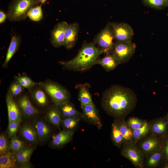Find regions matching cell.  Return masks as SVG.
Returning <instances> with one entry per match:
<instances>
[{
    "instance_id": "obj_20",
    "label": "cell",
    "mask_w": 168,
    "mask_h": 168,
    "mask_svg": "<svg viewBox=\"0 0 168 168\" xmlns=\"http://www.w3.org/2000/svg\"><path fill=\"white\" fill-rule=\"evenodd\" d=\"M57 106L62 119L75 116L82 117V113L76 109L74 104L70 100Z\"/></svg>"
},
{
    "instance_id": "obj_5",
    "label": "cell",
    "mask_w": 168,
    "mask_h": 168,
    "mask_svg": "<svg viewBox=\"0 0 168 168\" xmlns=\"http://www.w3.org/2000/svg\"><path fill=\"white\" fill-rule=\"evenodd\" d=\"M112 28L109 22L94 37V42L105 54H112L115 42Z\"/></svg>"
},
{
    "instance_id": "obj_1",
    "label": "cell",
    "mask_w": 168,
    "mask_h": 168,
    "mask_svg": "<svg viewBox=\"0 0 168 168\" xmlns=\"http://www.w3.org/2000/svg\"><path fill=\"white\" fill-rule=\"evenodd\" d=\"M101 101L103 108L109 114L122 119L134 109L137 97L131 89L115 85L103 92Z\"/></svg>"
},
{
    "instance_id": "obj_28",
    "label": "cell",
    "mask_w": 168,
    "mask_h": 168,
    "mask_svg": "<svg viewBox=\"0 0 168 168\" xmlns=\"http://www.w3.org/2000/svg\"><path fill=\"white\" fill-rule=\"evenodd\" d=\"M14 78L15 81L30 91L37 84V83L33 81L30 77L24 73L20 75L15 76Z\"/></svg>"
},
{
    "instance_id": "obj_23",
    "label": "cell",
    "mask_w": 168,
    "mask_h": 168,
    "mask_svg": "<svg viewBox=\"0 0 168 168\" xmlns=\"http://www.w3.org/2000/svg\"><path fill=\"white\" fill-rule=\"evenodd\" d=\"M21 43V40L19 37L14 35L12 37L5 61L2 65L3 68L7 67L10 60L19 49Z\"/></svg>"
},
{
    "instance_id": "obj_16",
    "label": "cell",
    "mask_w": 168,
    "mask_h": 168,
    "mask_svg": "<svg viewBox=\"0 0 168 168\" xmlns=\"http://www.w3.org/2000/svg\"><path fill=\"white\" fill-rule=\"evenodd\" d=\"M19 132L22 138L30 143L35 144L39 141L36 131L32 124H23L20 128Z\"/></svg>"
},
{
    "instance_id": "obj_30",
    "label": "cell",
    "mask_w": 168,
    "mask_h": 168,
    "mask_svg": "<svg viewBox=\"0 0 168 168\" xmlns=\"http://www.w3.org/2000/svg\"><path fill=\"white\" fill-rule=\"evenodd\" d=\"M149 124L151 131L156 135H162L166 130L167 123L163 120L154 121Z\"/></svg>"
},
{
    "instance_id": "obj_25",
    "label": "cell",
    "mask_w": 168,
    "mask_h": 168,
    "mask_svg": "<svg viewBox=\"0 0 168 168\" xmlns=\"http://www.w3.org/2000/svg\"><path fill=\"white\" fill-rule=\"evenodd\" d=\"M46 93L45 91L40 86L39 87L35 88L31 91V98L37 105L44 107L48 105V102Z\"/></svg>"
},
{
    "instance_id": "obj_4",
    "label": "cell",
    "mask_w": 168,
    "mask_h": 168,
    "mask_svg": "<svg viewBox=\"0 0 168 168\" xmlns=\"http://www.w3.org/2000/svg\"><path fill=\"white\" fill-rule=\"evenodd\" d=\"M49 96L54 104L58 105L70 100L71 95L69 92L59 83L47 79L39 83Z\"/></svg>"
},
{
    "instance_id": "obj_27",
    "label": "cell",
    "mask_w": 168,
    "mask_h": 168,
    "mask_svg": "<svg viewBox=\"0 0 168 168\" xmlns=\"http://www.w3.org/2000/svg\"><path fill=\"white\" fill-rule=\"evenodd\" d=\"M111 138L114 145L118 148L120 147L124 143L123 136L119 130L116 119L111 125Z\"/></svg>"
},
{
    "instance_id": "obj_9",
    "label": "cell",
    "mask_w": 168,
    "mask_h": 168,
    "mask_svg": "<svg viewBox=\"0 0 168 168\" xmlns=\"http://www.w3.org/2000/svg\"><path fill=\"white\" fill-rule=\"evenodd\" d=\"M82 113V118L88 123L100 129L102 124L98 111L94 104L88 105H81Z\"/></svg>"
},
{
    "instance_id": "obj_33",
    "label": "cell",
    "mask_w": 168,
    "mask_h": 168,
    "mask_svg": "<svg viewBox=\"0 0 168 168\" xmlns=\"http://www.w3.org/2000/svg\"><path fill=\"white\" fill-rule=\"evenodd\" d=\"M11 139L10 151L14 154L26 146L25 142L16 136Z\"/></svg>"
},
{
    "instance_id": "obj_19",
    "label": "cell",
    "mask_w": 168,
    "mask_h": 168,
    "mask_svg": "<svg viewBox=\"0 0 168 168\" xmlns=\"http://www.w3.org/2000/svg\"><path fill=\"white\" fill-rule=\"evenodd\" d=\"M78 91V99L81 105L94 104L90 91L91 86L88 83L78 84L75 86Z\"/></svg>"
},
{
    "instance_id": "obj_35",
    "label": "cell",
    "mask_w": 168,
    "mask_h": 168,
    "mask_svg": "<svg viewBox=\"0 0 168 168\" xmlns=\"http://www.w3.org/2000/svg\"><path fill=\"white\" fill-rule=\"evenodd\" d=\"M144 4L153 8L160 10L168 6V0H142Z\"/></svg>"
},
{
    "instance_id": "obj_18",
    "label": "cell",
    "mask_w": 168,
    "mask_h": 168,
    "mask_svg": "<svg viewBox=\"0 0 168 168\" xmlns=\"http://www.w3.org/2000/svg\"><path fill=\"white\" fill-rule=\"evenodd\" d=\"M45 118L50 124L61 131L60 127L62 118L57 105L54 104L47 110Z\"/></svg>"
},
{
    "instance_id": "obj_21",
    "label": "cell",
    "mask_w": 168,
    "mask_h": 168,
    "mask_svg": "<svg viewBox=\"0 0 168 168\" xmlns=\"http://www.w3.org/2000/svg\"><path fill=\"white\" fill-rule=\"evenodd\" d=\"M160 142L158 139L154 136L149 137L141 143V151L143 153L149 154L158 149Z\"/></svg>"
},
{
    "instance_id": "obj_26",
    "label": "cell",
    "mask_w": 168,
    "mask_h": 168,
    "mask_svg": "<svg viewBox=\"0 0 168 168\" xmlns=\"http://www.w3.org/2000/svg\"><path fill=\"white\" fill-rule=\"evenodd\" d=\"M17 167V162L15 155L10 151L0 155V168H14Z\"/></svg>"
},
{
    "instance_id": "obj_6",
    "label": "cell",
    "mask_w": 168,
    "mask_h": 168,
    "mask_svg": "<svg viewBox=\"0 0 168 168\" xmlns=\"http://www.w3.org/2000/svg\"><path fill=\"white\" fill-rule=\"evenodd\" d=\"M136 46L132 41L127 42L115 41L112 54L120 64L127 62L134 54Z\"/></svg>"
},
{
    "instance_id": "obj_12",
    "label": "cell",
    "mask_w": 168,
    "mask_h": 168,
    "mask_svg": "<svg viewBox=\"0 0 168 168\" xmlns=\"http://www.w3.org/2000/svg\"><path fill=\"white\" fill-rule=\"evenodd\" d=\"M32 124L36 131L39 141L42 142L46 141L52 132L50 124L45 119H35Z\"/></svg>"
},
{
    "instance_id": "obj_2",
    "label": "cell",
    "mask_w": 168,
    "mask_h": 168,
    "mask_svg": "<svg viewBox=\"0 0 168 168\" xmlns=\"http://www.w3.org/2000/svg\"><path fill=\"white\" fill-rule=\"evenodd\" d=\"M102 51L98 48L94 42L85 43L77 55L67 61H58L63 69L74 71L84 72L97 64Z\"/></svg>"
},
{
    "instance_id": "obj_37",
    "label": "cell",
    "mask_w": 168,
    "mask_h": 168,
    "mask_svg": "<svg viewBox=\"0 0 168 168\" xmlns=\"http://www.w3.org/2000/svg\"><path fill=\"white\" fill-rule=\"evenodd\" d=\"M24 89L19 83L15 80L10 85L8 91L13 97H16L20 95L23 91Z\"/></svg>"
},
{
    "instance_id": "obj_43",
    "label": "cell",
    "mask_w": 168,
    "mask_h": 168,
    "mask_svg": "<svg viewBox=\"0 0 168 168\" xmlns=\"http://www.w3.org/2000/svg\"><path fill=\"white\" fill-rule=\"evenodd\" d=\"M167 121H168V116H167Z\"/></svg>"
},
{
    "instance_id": "obj_32",
    "label": "cell",
    "mask_w": 168,
    "mask_h": 168,
    "mask_svg": "<svg viewBox=\"0 0 168 168\" xmlns=\"http://www.w3.org/2000/svg\"><path fill=\"white\" fill-rule=\"evenodd\" d=\"M151 130L150 124L147 122H145L144 125L142 127L133 130L134 144H136L146 135Z\"/></svg>"
},
{
    "instance_id": "obj_22",
    "label": "cell",
    "mask_w": 168,
    "mask_h": 168,
    "mask_svg": "<svg viewBox=\"0 0 168 168\" xmlns=\"http://www.w3.org/2000/svg\"><path fill=\"white\" fill-rule=\"evenodd\" d=\"M101 65L107 72L114 70L120 64L119 62L112 54H106L101 58H99L97 63Z\"/></svg>"
},
{
    "instance_id": "obj_40",
    "label": "cell",
    "mask_w": 168,
    "mask_h": 168,
    "mask_svg": "<svg viewBox=\"0 0 168 168\" xmlns=\"http://www.w3.org/2000/svg\"><path fill=\"white\" fill-rule=\"evenodd\" d=\"M166 161H168V138L165 141L163 145L162 151Z\"/></svg>"
},
{
    "instance_id": "obj_38",
    "label": "cell",
    "mask_w": 168,
    "mask_h": 168,
    "mask_svg": "<svg viewBox=\"0 0 168 168\" xmlns=\"http://www.w3.org/2000/svg\"><path fill=\"white\" fill-rule=\"evenodd\" d=\"M126 122L133 131L143 126L145 121L138 118L132 117L129 118Z\"/></svg>"
},
{
    "instance_id": "obj_10",
    "label": "cell",
    "mask_w": 168,
    "mask_h": 168,
    "mask_svg": "<svg viewBox=\"0 0 168 168\" xmlns=\"http://www.w3.org/2000/svg\"><path fill=\"white\" fill-rule=\"evenodd\" d=\"M17 102L20 109L21 116L25 119L34 118L39 113V110L33 105L26 95L20 97Z\"/></svg>"
},
{
    "instance_id": "obj_29",
    "label": "cell",
    "mask_w": 168,
    "mask_h": 168,
    "mask_svg": "<svg viewBox=\"0 0 168 168\" xmlns=\"http://www.w3.org/2000/svg\"><path fill=\"white\" fill-rule=\"evenodd\" d=\"M81 117L75 116L62 119L61 126L63 130L74 131L78 124Z\"/></svg>"
},
{
    "instance_id": "obj_7",
    "label": "cell",
    "mask_w": 168,
    "mask_h": 168,
    "mask_svg": "<svg viewBox=\"0 0 168 168\" xmlns=\"http://www.w3.org/2000/svg\"><path fill=\"white\" fill-rule=\"evenodd\" d=\"M110 24L116 41H132L134 32L132 28L128 24L124 22H110Z\"/></svg>"
},
{
    "instance_id": "obj_41",
    "label": "cell",
    "mask_w": 168,
    "mask_h": 168,
    "mask_svg": "<svg viewBox=\"0 0 168 168\" xmlns=\"http://www.w3.org/2000/svg\"><path fill=\"white\" fill-rule=\"evenodd\" d=\"M6 18H7V14L3 12L0 10V23L2 24L3 23Z\"/></svg>"
},
{
    "instance_id": "obj_15",
    "label": "cell",
    "mask_w": 168,
    "mask_h": 168,
    "mask_svg": "<svg viewBox=\"0 0 168 168\" xmlns=\"http://www.w3.org/2000/svg\"><path fill=\"white\" fill-rule=\"evenodd\" d=\"M35 149L34 146H26L15 154L17 167L20 168H29L31 166L30 159Z\"/></svg>"
},
{
    "instance_id": "obj_42",
    "label": "cell",
    "mask_w": 168,
    "mask_h": 168,
    "mask_svg": "<svg viewBox=\"0 0 168 168\" xmlns=\"http://www.w3.org/2000/svg\"><path fill=\"white\" fill-rule=\"evenodd\" d=\"M47 0H39L40 3L41 4L44 3Z\"/></svg>"
},
{
    "instance_id": "obj_39",
    "label": "cell",
    "mask_w": 168,
    "mask_h": 168,
    "mask_svg": "<svg viewBox=\"0 0 168 168\" xmlns=\"http://www.w3.org/2000/svg\"><path fill=\"white\" fill-rule=\"evenodd\" d=\"M20 122L12 121L8 123L7 128V136L11 138L16 136V134L19 128Z\"/></svg>"
},
{
    "instance_id": "obj_31",
    "label": "cell",
    "mask_w": 168,
    "mask_h": 168,
    "mask_svg": "<svg viewBox=\"0 0 168 168\" xmlns=\"http://www.w3.org/2000/svg\"><path fill=\"white\" fill-rule=\"evenodd\" d=\"M146 165L149 167L154 168L157 166L162 159V154L158 149L149 154Z\"/></svg>"
},
{
    "instance_id": "obj_34",
    "label": "cell",
    "mask_w": 168,
    "mask_h": 168,
    "mask_svg": "<svg viewBox=\"0 0 168 168\" xmlns=\"http://www.w3.org/2000/svg\"><path fill=\"white\" fill-rule=\"evenodd\" d=\"M42 4H41L30 10L28 16L31 20L35 21H39L41 20L43 16Z\"/></svg>"
},
{
    "instance_id": "obj_3",
    "label": "cell",
    "mask_w": 168,
    "mask_h": 168,
    "mask_svg": "<svg viewBox=\"0 0 168 168\" xmlns=\"http://www.w3.org/2000/svg\"><path fill=\"white\" fill-rule=\"evenodd\" d=\"M40 3L39 0H12L8 7L7 18L11 22L23 21L30 10Z\"/></svg>"
},
{
    "instance_id": "obj_24",
    "label": "cell",
    "mask_w": 168,
    "mask_h": 168,
    "mask_svg": "<svg viewBox=\"0 0 168 168\" xmlns=\"http://www.w3.org/2000/svg\"><path fill=\"white\" fill-rule=\"evenodd\" d=\"M119 130L122 134L124 143H134L133 130L126 121L122 119H116Z\"/></svg>"
},
{
    "instance_id": "obj_13",
    "label": "cell",
    "mask_w": 168,
    "mask_h": 168,
    "mask_svg": "<svg viewBox=\"0 0 168 168\" xmlns=\"http://www.w3.org/2000/svg\"><path fill=\"white\" fill-rule=\"evenodd\" d=\"M8 91L6 95V103L8 111V123L12 121L21 122V114L17 102Z\"/></svg>"
},
{
    "instance_id": "obj_36",
    "label": "cell",
    "mask_w": 168,
    "mask_h": 168,
    "mask_svg": "<svg viewBox=\"0 0 168 168\" xmlns=\"http://www.w3.org/2000/svg\"><path fill=\"white\" fill-rule=\"evenodd\" d=\"M10 142L4 134L0 135V155L6 153L10 151Z\"/></svg>"
},
{
    "instance_id": "obj_8",
    "label": "cell",
    "mask_w": 168,
    "mask_h": 168,
    "mask_svg": "<svg viewBox=\"0 0 168 168\" xmlns=\"http://www.w3.org/2000/svg\"><path fill=\"white\" fill-rule=\"evenodd\" d=\"M135 144L134 143L124 144L121 149V154L135 166L141 168L143 165V156L141 151Z\"/></svg>"
},
{
    "instance_id": "obj_14",
    "label": "cell",
    "mask_w": 168,
    "mask_h": 168,
    "mask_svg": "<svg viewBox=\"0 0 168 168\" xmlns=\"http://www.w3.org/2000/svg\"><path fill=\"white\" fill-rule=\"evenodd\" d=\"M79 32V25L75 22L68 24L65 32V40L63 46L69 50L76 44Z\"/></svg>"
},
{
    "instance_id": "obj_11",
    "label": "cell",
    "mask_w": 168,
    "mask_h": 168,
    "mask_svg": "<svg viewBox=\"0 0 168 168\" xmlns=\"http://www.w3.org/2000/svg\"><path fill=\"white\" fill-rule=\"evenodd\" d=\"M68 24L65 21L57 23L51 32L50 42L55 48L63 46L65 40V32Z\"/></svg>"
},
{
    "instance_id": "obj_17",
    "label": "cell",
    "mask_w": 168,
    "mask_h": 168,
    "mask_svg": "<svg viewBox=\"0 0 168 168\" xmlns=\"http://www.w3.org/2000/svg\"><path fill=\"white\" fill-rule=\"evenodd\" d=\"M74 134V131L62 130L53 136L50 143L52 147L55 148H61L71 141Z\"/></svg>"
}]
</instances>
